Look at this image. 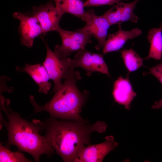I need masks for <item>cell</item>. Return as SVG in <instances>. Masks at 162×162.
Returning <instances> with one entry per match:
<instances>
[{
  "label": "cell",
  "mask_w": 162,
  "mask_h": 162,
  "mask_svg": "<svg viewBox=\"0 0 162 162\" xmlns=\"http://www.w3.org/2000/svg\"><path fill=\"white\" fill-rule=\"evenodd\" d=\"M58 119L50 116L41 122L42 129L46 130L44 136L47 143L66 162H74L81 149L89 144L91 134L103 133L107 126L100 121L90 124L85 120Z\"/></svg>",
  "instance_id": "cell-1"
},
{
  "label": "cell",
  "mask_w": 162,
  "mask_h": 162,
  "mask_svg": "<svg viewBox=\"0 0 162 162\" xmlns=\"http://www.w3.org/2000/svg\"><path fill=\"white\" fill-rule=\"evenodd\" d=\"M13 16L20 21L19 31L21 44L28 48L32 47L35 39L43 34L38 20L33 15L29 16L20 12L14 13Z\"/></svg>",
  "instance_id": "cell-8"
},
{
  "label": "cell",
  "mask_w": 162,
  "mask_h": 162,
  "mask_svg": "<svg viewBox=\"0 0 162 162\" xmlns=\"http://www.w3.org/2000/svg\"><path fill=\"white\" fill-rule=\"evenodd\" d=\"M45 42L46 48V55L43 65L46 69L50 79L54 82L52 90L55 92L61 86L62 79L68 69L71 66L72 60L68 57L60 58Z\"/></svg>",
  "instance_id": "cell-5"
},
{
  "label": "cell",
  "mask_w": 162,
  "mask_h": 162,
  "mask_svg": "<svg viewBox=\"0 0 162 162\" xmlns=\"http://www.w3.org/2000/svg\"><path fill=\"white\" fill-rule=\"evenodd\" d=\"M53 0L56 8L62 15L70 14L86 21L87 14L84 10V2L82 0Z\"/></svg>",
  "instance_id": "cell-14"
},
{
  "label": "cell",
  "mask_w": 162,
  "mask_h": 162,
  "mask_svg": "<svg viewBox=\"0 0 162 162\" xmlns=\"http://www.w3.org/2000/svg\"><path fill=\"white\" fill-rule=\"evenodd\" d=\"M71 65L74 69L78 67L82 68L86 72L88 76L93 72H98L110 76L103 55L85 49L77 52L74 59L71 60Z\"/></svg>",
  "instance_id": "cell-6"
},
{
  "label": "cell",
  "mask_w": 162,
  "mask_h": 162,
  "mask_svg": "<svg viewBox=\"0 0 162 162\" xmlns=\"http://www.w3.org/2000/svg\"><path fill=\"white\" fill-rule=\"evenodd\" d=\"M128 77L119 76L115 81L112 94L115 101L130 110V103L137 94L133 90Z\"/></svg>",
  "instance_id": "cell-13"
},
{
  "label": "cell",
  "mask_w": 162,
  "mask_h": 162,
  "mask_svg": "<svg viewBox=\"0 0 162 162\" xmlns=\"http://www.w3.org/2000/svg\"><path fill=\"white\" fill-rule=\"evenodd\" d=\"M10 101L0 96V109L7 117L8 122L2 117V123L8 131V139L6 145L16 146L19 152L30 154L36 162H39L40 156L45 154L48 157L54 152V149L48 144L44 136L39 133L42 130L41 122L34 120L32 122L21 117L17 112L9 107Z\"/></svg>",
  "instance_id": "cell-2"
},
{
  "label": "cell",
  "mask_w": 162,
  "mask_h": 162,
  "mask_svg": "<svg viewBox=\"0 0 162 162\" xmlns=\"http://www.w3.org/2000/svg\"><path fill=\"white\" fill-rule=\"evenodd\" d=\"M72 66L68 69L63 79L64 83L55 92L48 102L42 105L35 101L34 96L30 95V101L35 113L47 112L56 118L83 121L80 113L88 96L86 91L81 92L76 82L81 79L79 72L74 71Z\"/></svg>",
  "instance_id": "cell-3"
},
{
  "label": "cell",
  "mask_w": 162,
  "mask_h": 162,
  "mask_svg": "<svg viewBox=\"0 0 162 162\" xmlns=\"http://www.w3.org/2000/svg\"><path fill=\"white\" fill-rule=\"evenodd\" d=\"M122 8V2H121L106 11L104 14L111 26L121 23Z\"/></svg>",
  "instance_id": "cell-18"
},
{
  "label": "cell",
  "mask_w": 162,
  "mask_h": 162,
  "mask_svg": "<svg viewBox=\"0 0 162 162\" xmlns=\"http://www.w3.org/2000/svg\"><path fill=\"white\" fill-rule=\"evenodd\" d=\"M147 39L150 44L148 55L144 58H151L161 60L162 55V23L158 28L150 29L148 31Z\"/></svg>",
  "instance_id": "cell-15"
},
{
  "label": "cell",
  "mask_w": 162,
  "mask_h": 162,
  "mask_svg": "<svg viewBox=\"0 0 162 162\" xmlns=\"http://www.w3.org/2000/svg\"><path fill=\"white\" fill-rule=\"evenodd\" d=\"M125 66L129 72L134 71L143 65V59L133 49L121 51Z\"/></svg>",
  "instance_id": "cell-16"
},
{
  "label": "cell",
  "mask_w": 162,
  "mask_h": 162,
  "mask_svg": "<svg viewBox=\"0 0 162 162\" xmlns=\"http://www.w3.org/2000/svg\"><path fill=\"white\" fill-rule=\"evenodd\" d=\"M32 15L38 20L43 34L50 31H56L60 27L59 23L63 16L50 1L33 8Z\"/></svg>",
  "instance_id": "cell-9"
},
{
  "label": "cell",
  "mask_w": 162,
  "mask_h": 162,
  "mask_svg": "<svg viewBox=\"0 0 162 162\" xmlns=\"http://www.w3.org/2000/svg\"><path fill=\"white\" fill-rule=\"evenodd\" d=\"M152 109H159L162 108V99L160 100L155 102L154 104L152 106Z\"/></svg>",
  "instance_id": "cell-22"
},
{
  "label": "cell",
  "mask_w": 162,
  "mask_h": 162,
  "mask_svg": "<svg viewBox=\"0 0 162 162\" xmlns=\"http://www.w3.org/2000/svg\"><path fill=\"white\" fill-rule=\"evenodd\" d=\"M57 32L60 36L62 44L55 46V52L62 59L68 57L74 52L85 50L86 45L92 42L91 36L83 27L74 31L60 27Z\"/></svg>",
  "instance_id": "cell-4"
},
{
  "label": "cell",
  "mask_w": 162,
  "mask_h": 162,
  "mask_svg": "<svg viewBox=\"0 0 162 162\" xmlns=\"http://www.w3.org/2000/svg\"><path fill=\"white\" fill-rule=\"evenodd\" d=\"M140 0H135L129 3L122 2L123 8L121 23L128 21H130L133 23L137 22L138 18L134 14L133 11L136 4Z\"/></svg>",
  "instance_id": "cell-19"
},
{
  "label": "cell",
  "mask_w": 162,
  "mask_h": 162,
  "mask_svg": "<svg viewBox=\"0 0 162 162\" xmlns=\"http://www.w3.org/2000/svg\"><path fill=\"white\" fill-rule=\"evenodd\" d=\"M102 143L84 146L77 155L74 162H101L110 151L117 147L118 143L112 135L105 137Z\"/></svg>",
  "instance_id": "cell-7"
},
{
  "label": "cell",
  "mask_w": 162,
  "mask_h": 162,
  "mask_svg": "<svg viewBox=\"0 0 162 162\" xmlns=\"http://www.w3.org/2000/svg\"><path fill=\"white\" fill-rule=\"evenodd\" d=\"M122 0H87L84 2V7L98 6L104 5H112L118 4Z\"/></svg>",
  "instance_id": "cell-20"
},
{
  "label": "cell",
  "mask_w": 162,
  "mask_h": 162,
  "mask_svg": "<svg viewBox=\"0 0 162 162\" xmlns=\"http://www.w3.org/2000/svg\"><path fill=\"white\" fill-rule=\"evenodd\" d=\"M86 12L87 17L85 22L86 23L83 27L91 37L97 39L98 44L95 48L99 50L104 47L108 29L111 25L103 15H96L92 9Z\"/></svg>",
  "instance_id": "cell-10"
},
{
  "label": "cell",
  "mask_w": 162,
  "mask_h": 162,
  "mask_svg": "<svg viewBox=\"0 0 162 162\" xmlns=\"http://www.w3.org/2000/svg\"><path fill=\"white\" fill-rule=\"evenodd\" d=\"M16 69L18 72L27 73L38 85L39 92L48 94L51 88V84L49 82L50 78L43 65L26 64L24 67L17 66Z\"/></svg>",
  "instance_id": "cell-12"
},
{
  "label": "cell",
  "mask_w": 162,
  "mask_h": 162,
  "mask_svg": "<svg viewBox=\"0 0 162 162\" xmlns=\"http://www.w3.org/2000/svg\"><path fill=\"white\" fill-rule=\"evenodd\" d=\"M150 70L148 72L144 73V74H151L155 77L162 84V62L155 66L149 68Z\"/></svg>",
  "instance_id": "cell-21"
},
{
  "label": "cell",
  "mask_w": 162,
  "mask_h": 162,
  "mask_svg": "<svg viewBox=\"0 0 162 162\" xmlns=\"http://www.w3.org/2000/svg\"><path fill=\"white\" fill-rule=\"evenodd\" d=\"M0 162H30L32 161L26 158L20 152H13L0 144Z\"/></svg>",
  "instance_id": "cell-17"
},
{
  "label": "cell",
  "mask_w": 162,
  "mask_h": 162,
  "mask_svg": "<svg viewBox=\"0 0 162 162\" xmlns=\"http://www.w3.org/2000/svg\"><path fill=\"white\" fill-rule=\"evenodd\" d=\"M118 25V30L114 33L109 34L107 36L108 39L106 40L103 48L104 54L119 50L128 40L136 37L142 33L141 30L137 28L125 31L122 28L121 24Z\"/></svg>",
  "instance_id": "cell-11"
}]
</instances>
